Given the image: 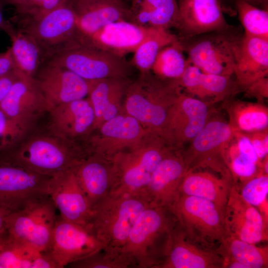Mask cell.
<instances>
[{
  "label": "cell",
  "instance_id": "obj_11",
  "mask_svg": "<svg viewBox=\"0 0 268 268\" xmlns=\"http://www.w3.org/2000/svg\"><path fill=\"white\" fill-rule=\"evenodd\" d=\"M69 1L38 19L15 21L18 28L35 38L47 61L76 40V18Z\"/></svg>",
  "mask_w": 268,
  "mask_h": 268
},
{
  "label": "cell",
  "instance_id": "obj_14",
  "mask_svg": "<svg viewBox=\"0 0 268 268\" xmlns=\"http://www.w3.org/2000/svg\"><path fill=\"white\" fill-rule=\"evenodd\" d=\"M94 131L97 133L90 137V147L86 153L110 160L118 153L138 144L150 133L124 111L105 122Z\"/></svg>",
  "mask_w": 268,
  "mask_h": 268
},
{
  "label": "cell",
  "instance_id": "obj_21",
  "mask_svg": "<svg viewBox=\"0 0 268 268\" xmlns=\"http://www.w3.org/2000/svg\"><path fill=\"white\" fill-rule=\"evenodd\" d=\"M188 171L181 149H172L152 173L145 189L150 203L169 209L180 197L179 187Z\"/></svg>",
  "mask_w": 268,
  "mask_h": 268
},
{
  "label": "cell",
  "instance_id": "obj_49",
  "mask_svg": "<svg viewBox=\"0 0 268 268\" xmlns=\"http://www.w3.org/2000/svg\"><path fill=\"white\" fill-rule=\"evenodd\" d=\"M13 25L11 22L7 20L4 17L2 9V4L0 0V30L8 32L13 28Z\"/></svg>",
  "mask_w": 268,
  "mask_h": 268
},
{
  "label": "cell",
  "instance_id": "obj_51",
  "mask_svg": "<svg viewBox=\"0 0 268 268\" xmlns=\"http://www.w3.org/2000/svg\"><path fill=\"white\" fill-rule=\"evenodd\" d=\"M258 8L268 10V0H242Z\"/></svg>",
  "mask_w": 268,
  "mask_h": 268
},
{
  "label": "cell",
  "instance_id": "obj_32",
  "mask_svg": "<svg viewBox=\"0 0 268 268\" xmlns=\"http://www.w3.org/2000/svg\"><path fill=\"white\" fill-rule=\"evenodd\" d=\"M10 38V47L14 69L34 77L41 67L47 61L41 46L31 35L14 26L7 34Z\"/></svg>",
  "mask_w": 268,
  "mask_h": 268
},
{
  "label": "cell",
  "instance_id": "obj_29",
  "mask_svg": "<svg viewBox=\"0 0 268 268\" xmlns=\"http://www.w3.org/2000/svg\"><path fill=\"white\" fill-rule=\"evenodd\" d=\"M268 72V41L243 34L234 73L241 91Z\"/></svg>",
  "mask_w": 268,
  "mask_h": 268
},
{
  "label": "cell",
  "instance_id": "obj_31",
  "mask_svg": "<svg viewBox=\"0 0 268 268\" xmlns=\"http://www.w3.org/2000/svg\"><path fill=\"white\" fill-rule=\"evenodd\" d=\"M129 9L131 21L141 26L168 30L176 28L178 23L176 0H133Z\"/></svg>",
  "mask_w": 268,
  "mask_h": 268
},
{
  "label": "cell",
  "instance_id": "obj_19",
  "mask_svg": "<svg viewBox=\"0 0 268 268\" xmlns=\"http://www.w3.org/2000/svg\"><path fill=\"white\" fill-rule=\"evenodd\" d=\"M34 79L49 102L55 107L86 98L92 80L64 67L45 63Z\"/></svg>",
  "mask_w": 268,
  "mask_h": 268
},
{
  "label": "cell",
  "instance_id": "obj_27",
  "mask_svg": "<svg viewBox=\"0 0 268 268\" xmlns=\"http://www.w3.org/2000/svg\"><path fill=\"white\" fill-rule=\"evenodd\" d=\"M72 170L93 209L112 189L114 181L112 160L90 154L79 160Z\"/></svg>",
  "mask_w": 268,
  "mask_h": 268
},
{
  "label": "cell",
  "instance_id": "obj_13",
  "mask_svg": "<svg viewBox=\"0 0 268 268\" xmlns=\"http://www.w3.org/2000/svg\"><path fill=\"white\" fill-rule=\"evenodd\" d=\"M210 104L182 92L171 106L161 132L170 147L181 149L203 129L210 117Z\"/></svg>",
  "mask_w": 268,
  "mask_h": 268
},
{
  "label": "cell",
  "instance_id": "obj_7",
  "mask_svg": "<svg viewBox=\"0 0 268 268\" xmlns=\"http://www.w3.org/2000/svg\"><path fill=\"white\" fill-rule=\"evenodd\" d=\"M188 238L209 249L226 235L225 208L214 202L192 196H180L169 208Z\"/></svg>",
  "mask_w": 268,
  "mask_h": 268
},
{
  "label": "cell",
  "instance_id": "obj_44",
  "mask_svg": "<svg viewBox=\"0 0 268 268\" xmlns=\"http://www.w3.org/2000/svg\"><path fill=\"white\" fill-rule=\"evenodd\" d=\"M247 135L254 147L259 160L265 159L268 153V129Z\"/></svg>",
  "mask_w": 268,
  "mask_h": 268
},
{
  "label": "cell",
  "instance_id": "obj_25",
  "mask_svg": "<svg viewBox=\"0 0 268 268\" xmlns=\"http://www.w3.org/2000/svg\"><path fill=\"white\" fill-rule=\"evenodd\" d=\"M78 36H86L112 22L130 21V9L122 0H70Z\"/></svg>",
  "mask_w": 268,
  "mask_h": 268
},
{
  "label": "cell",
  "instance_id": "obj_6",
  "mask_svg": "<svg viewBox=\"0 0 268 268\" xmlns=\"http://www.w3.org/2000/svg\"><path fill=\"white\" fill-rule=\"evenodd\" d=\"M243 34L233 26L179 40L187 53L189 64L204 73L232 76Z\"/></svg>",
  "mask_w": 268,
  "mask_h": 268
},
{
  "label": "cell",
  "instance_id": "obj_33",
  "mask_svg": "<svg viewBox=\"0 0 268 268\" xmlns=\"http://www.w3.org/2000/svg\"><path fill=\"white\" fill-rule=\"evenodd\" d=\"M216 252L226 260H234L248 268H268V247H258L226 234L216 249Z\"/></svg>",
  "mask_w": 268,
  "mask_h": 268
},
{
  "label": "cell",
  "instance_id": "obj_43",
  "mask_svg": "<svg viewBox=\"0 0 268 268\" xmlns=\"http://www.w3.org/2000/svg\"><path fill=\"white\" fill-rule=\"evenodd\" d=\"M230 168L234 179L235 176L243 178L254 177L257 170L258 163L238 152L233 147L231 151Z\"/></svg>",
  "mask_w": 268,
  "mask_h": 268
},
{
  "label": "cell",
  "instance_id": "obj_34",
  "mask_svg": "<svg viewBox=\"0 0 268 268\" xmlns=\"http://www.w3.org/2000/svg\"><path fill=\"white\" fill-rule=\"evenodd\" d=\"M228 113L229 123L235 132L253 133L268 129V108L261 104L235 102Z\"/></svg>",
  "mask_w": 268,
  "mask_h": 268
},
{
  "label": "cell",
  "instance_id": "obj_8",
  "mask_svg": "<svg viewBox=\"0 0 268 268\" xmlns=\"http://www.w3.org/2000/svg\"><path fill=\"white\" fill-rule=\"evenodd\" d=\"M234 136L235 131L229 123L210 117L186 149L182 151L188 171L208 168L234 181L227 157L228 148Z\"/></svg>",
  "mask_w": 268,
  "mask_h": 268
},
{
  "label": "cell",
  "instance_id": "obj_2",
  "mask_svg": "<svg viewBox=\"0 0 268 268\" xmlns=\"http://www.w3.org/2000/svg\"><path fill=\"white\" fill-rule=\"evenodd\" d=\"M181 92L175 80L160 78L151 71L141 72L127 88L123 111L147 131L161 136L169 110Z\"/></svg>",
  "mask_w": 268,
  "mask_h": 268
},
{
  "label": "cell",
  "instance_id": "obj_22",
  "mask_svg": "<svg viewBox=\"0 0 268 268\" xmlns=\"http://www.w3.org/2000/svg\"><path fill=\"white\" fill-rule=\"evenodd\" d=\"M179 19L176 28L180 39L229 29L219 0H179Z\"/></svg>",
  "mask_w": 268,
  "mask_h": 268
},
{
  "label": "cell",
  "instance_id": "obj_45",
  "mask_svg": "<svg viewBox=\"0 0 268 268\" xmlns=\"http://www.w3.org/2000/svg\"><path fill=\"white\" fill-rule=\"evenodd\" d=\"M244 91L249 95L257 98H267L268 92L267 76L253 82L249 85Z\"/></svg>",
  "mask_w": 268,
  "mask_h": 268
},
{
  "label": "cell",
  "instance_id": "obj_39",
  "mask_svg": "<svg viewBox=\"0 0 268 268\" xmlns=\"http://www.w3.org/2000/svg\"><path fill=\"white\" fill-rule=\"evenodd\" d=\"M40 253L27 245L8 237L0 253V268H31Z\"/></svg>",
  "mask_w": 268,
  "mask_h": 268
},
{
  "label": "cell",
  "instance_id": "obj_41",
  "mask_svg": "<svg viewBox=\"0 0 268 268\" xmlns=\"http://www.w3.org/2000/svg\"><path fill=\"white\" fill-rule=\"evenodd\" d=\"M243 199L254 206H259L267 200L268 193V174L249 179L239 191Z\"/></svg>",
  "mask_w": 268,
  "mask_h": 268
},
{
  "label": "cell",
  "instance_id": "obj_48",
  "mask_svg": "<svg viewBox=\"0 0 268 268\" xmlns=\"http://www.w3.org/2000/svg\"><path fill=\"white\" fill-rule=\"evenodd\" d=\"M31 268H59L58 265L46 252H41L34 260Z\"/></svg>",
  "mask_w": 268,
  "mask_h": 268
},
{
  "label": "cell",
  "instance_id": "obj_4",
  "mask_svg": "<svg viewBox=\"0 0 268 268\" xmlns=\"http://www.w3.org/2000/svg\"><path fill=\"white\" fill-rule=\"evenodd\" d=\"M172 149L160 135L149 133L138 144L117 154L112 159L114 181L110 192L145 195L152 173Z\"/></svg>",
  "mask_w": 268,
  "mask_h": 268
},
{
  "label": "cell",
  "instance_id": "obj_35",
  "mask_svg": "<svg viewBox=\"0 0 268 268\" xmlns=\"http://www.w3.org/2000/svg\"><path fill=\"white\" fill-rule=\"evenodd\" d=\"M179 40L168 30L151 26V30L134 52L133 65L141 72L149 71L160 50Z\"/></svg>",
  "mask_w": 268,
  "mask_h": 268
},
{
  "label": "cell",
  "instance_id": "obj_37",
  "mask_svg": "<svg viewBox=\"0 0 268 268\" xmlns=\"http://www.w3.org/2000/svg\"><path fill=\"white\" fill-rule=\"evenodd\" d=\"M67 267L73 268H136L129 255L122 248L106 247Z\"/></svg>",
  "mask_w": 268,
  "mask_h": 268
},
{
  "label": "cell",
  "instance_id": "obj_9",
  "mask_svg": "<svg viewBox=\"0 0 268 268\" xmlns=\"http://www.w3.org/2000/svg\"><path fill=\"white\" fill-rule=\"evenodd\" d=\"M56 209L49 195L30 200L7 215L5 227L8 237L39 252L46 251L58 217Z\"/></svg>",
  "mask_w": 268,
  "mask_h": 268
},
{
  "label": "cell",
  "instance_id": "obj_36",
  "mask_svg": "<svg viewBox=\"0 0 268 268\" xmlns=\"http://www.w3.org/2000/svg\"><path fill=\"white\" fill-rule=\"evenodd\" d=\"M184 52L179 39L164 47L158 54L150 71L163 79H178L188 65Z\"/></svg>",
  "mask_w": 268,
  "mask_h": 268
},
{
  "label": "cell",
  "instance_id": "obj_30",
  "mask_svg": "<svg viewBox=\"0 0 268 268\" xmlns=\"http://www.w3.org/2000/svg\"><path fill=\"white\" fill-rule=\"evenodd\" d=\"M234 182L207 171H188L180 184L179 195L205 199L225 208Z\"/></svg>",
  "mask_w": 268,
  "mask_h": 268
},
{
  "label": "cell",
  "instance_id": "obj_17",
  "mask_svg": "<svg viewBox=\"0 0 268 268\" xmlns=\"http://www.w3.org/2000/svg\"><path fill=\"white\" fill-rule=\"evenodd\" d=\"M53 108L38 87L34 77L20 72L0 104V109L8 118L33 128L38 120Z\"/></svg>",
  "mask_w": 268,
  "mask_h": 268
},
{
  "label": "cell",
  "instance_id": "obj_10",
  "mask_svg": "<svg viewBox=\"0 0 268 268\" xmlns=\"http://www.w3.org/2000/svg\"><path fill=\"white\" fill-rule=\"evenodd\" d=\"M45 63L67 68L87 80L127 77L132 70L131 64L125 57L82 44L76 40Z\"/></svg>",
  "mask_w": 268,
  "mask_h": 268
},
{
  "label": "cell",
  "instance_id": "obj_26",
  "mask_svg": "<svg viewBox=\"0 0 268 268\" xmlns=\"http://www.w3.org/2000/svg\"><path fill=\"white\" fill-rule=\"evenodd\" d=\"M231 76L204 73L188 63L176 81L185 93L210 104L241 91Z\"/></svg>",
  "mask_w": 268,
  "mask_h": 268
},
{
  "label": "cell",
  "instance_id": "obj_28",
  "mask_svg": "<svg viewBox=\"0 0 268 268\" xmlns=\"http://www.w3.org/2000/svg\"><path fill=\"white\" fill-rule=\"evenodd\" d=\"M131 81L128 77L92 80L87 96L95 115L92 132L103 123L123 112V102Z\"/></svg>",
  "mask_w": 268,
  "mask_h": 268
},
{
  "label": "cell",
  "instance_id": "obj_47",
  "mask_svg": "<svg viewBox=\"0 0 268 268\" xmlns=\"http://www.w3.org/2000/svg\"><path fill=\"white\" fill-rule=\"evenodd\" d=\"M14 69L10 47L2 53H0V76L5 74Z\"/></svg>",
  "mask_w": 268,
  "mask_h": 268
},
{
  "label": "cell",
  "instance_id": "obj_5",
  "mask_svg": "<svg viewBox=\"0 0 268 268\" xmlns=\"http://www.w3.org/2000/svg\"><path fill=\"white\" fill-rule=\"evenodd\" d=\"M176 222L173 213L161 206H151L140 214L122 247L136 268H157L167 236Z\"/></svg>",
  "mask_w": 268,
  "mask_h": 268
},
{
  "label": "cell",
  "instance_id": "obj_46",
  "mask_svg": "<svg viewBox=\"0 0 268 268\" xmlns=\"http://www.w3.org/2000/svg\"><path fill=\"white\" fill-rule=\"evenodd\" d=\"M18 75L19 72L14 69L10 72L0 76V104L18 78Z\"/></svg>",
  "mask_w": 268,
  "mask_h": 268
},
{
  "label": "cell",
  "instance_id": "obj_12",
  "mask_svg": "<svg viewBox=\"0 0 268 268\" xmlns=\"http://www.w3.org/2000/svg\"><path fill=\"white\" fill-rule=\"evenodd\" d=\"M105 247L90 225L71 222L58 215L51 243L46 251L58 268H62Z\"/></svg>",
  "mask_w": 268,
  "mask_h": 268
},
{
  "label": "cell",
  "instance_id": "obj_3",
  "mask_svg": "<svg viewBox=\"0 0 268 268\" xmlns=\"http://www.w3.org/2000/svg\"><path fill=\"white\" fill-rule=\"evenodd\" d=\"M151 206L144 194L110 192L93 207L90 225L106 247L122 248L139 216Z\"/></svg>",
  "mask_w": 268,
  "mask_h": 268
},
{
  "label": "cell",
  "instance_id": "obj_42",
  "mask_svg": "<svg viewBox=\"0 0 268 268\" xmlns=\"http://www.w3.org/2000/svg\"><path fill=\"white\" fill-rule=\"evenodd\" d=\"M69 0H30L25 9L16 14L13 21L38 19L64 4Z\"/></svg>",
  "mask_w": 268,
  "mask_h": 268
},
{
  "label": "cell",
  "instance_id": "obj_54",
  "mask_svg": "<svg viewBox=\"0 0 268 268\" xmlns=\"http://www.w3.org/2000/svg\"></svg>",
  "mask_w": 268,
  "mask_h": 268
},
{
  "label": "cell",
  "instance_id": "obj_38",
  "mask_svg": "<svg viewBox=\"0 0 268 268\" xmlns=\"http://www.w3.org/2000/svg\"><path fill=\"white\" fill-rule=\"evenodd\" d=\"M244 34L268 41V10L253 6L242 0H235Z\"/></svg>",
  "mask_w": 268,
  "mask_h": 268
},
{
  "label": "cell",
  "instance_id": "obj_40",
  "mask_svg": "<svg viewBox=\"0 0 268 268\" xmlns=\"http://www.w3.org/2000/svg\"><path fill=\"white\" fill-rule=\"evenodd\" d=\"M34 130L11 120L0 109V153L14 146Z\"/></svg>",
  "mask_w": 268,
  "mask_h": 268
},
{
  "label": "cell",
  "instance_id": "obj_50",
  "mask_svg": "<svg viewBox=\"0 0 268 268\" xmlns=\"http://www.w3.org/2000/svg\"><path fill=\"white\" fill-rule=\"evenodd\" d=\"M15 8L16 14L22 12L26 7L30 0H6Z\"/></svg>",
  "mask_w": 268,
  "mask_h": 268
},
{
  "label": "cell",
  "instance_id": "obj_23",
  "mask_svg": "<svg viewBox=\"0 0 268 268\" xmlns=\"http://www.w3.org/2000/svg\"><path fill=\"white\" fill-rule=\"evenodd\" d=\"M151 26H144L121 20L109 23L93 34L78 36L76 40L85 45L120 57L134 53L149 33Z\"/></svg>",
  "mask_w": 268,
  "mask_h": 268
},
{
  "label": "cell",
  "instance_id": "obj_16",
  "mask_svg": "<svg viewBox=\"0 0 268 268\" xmlns=\"http://www.w3.org/2000/svg\"><path fill=\"white\" fill-rule=\"evenodd\" d=\"M223 263L215 250L190 239L177 220L167 236L157 268H222Z\"/></svg>",
  "mask_w": 268,
  "mask_h": 268
},
{
  "label": "cell",
  "instance_id": "obj_52",
  "mask_svg": "<svg viewBox=\"0 0 268 268\" xmlns=\"http://www.w3.org/2000/svg\"><path fill=\"white\" fill-rule=\"evenodd\" d=\"M10 212L0 208V233L5 230V219Z\"/></svg>",
  "mask_w": 268,
  "mask_h": 268
},
{
  "label": "cell",
  "instance_id": "obj_53",
  "mask_svg": "<svg viewBox=\"0 0 268 268\" xmlns=\"http://www.w3.org/2000/svg\"><path fill=\"white\" fill-rule=\"evenodd\" d=\"M7 238L8 236L6 230L0 233V253L6 243Z\"/></svg>",
  "mask_w": 268,
  "mask_h": 268
},
{
  "label": "cell",
  "instance_id": "obj_18",
  "mask_svg": "<svg viewBox=\"0 0 268 268\" xmlns=\"http://www.w3.org/2000/svg\"><path fill=\"white\" fill-rule=\"evenodd\" d=\"M226 234L256 244L268 240V220L259 209L245 201L232 184L225 208Z\"/></svg>",
  "mask_w": 268,
  "mask_h": 268
},
{
  "label": "cell",
  "instance_id": "obj_15",
  "mask_svg": "<svg viewBox=\"0 0 268 268\" xmlns=\"http://www.w3.org/2000/svg\"><path fill=\"white\" fill-rule=\"evenodd\" d=\"M51 178L20 167L0 165V208L10 213L33 199L49 195Z\"/></svg>",
  "mask_w": 268,
  "mask_h": 268
},
{
  "label": "cell",
  "instance_id": "obj_20",
  "mask_svg": "<svg viewBox=\"0 0 268 268\" xmlns=\"http://www.w3.org/2000/svg\"><path fill=\"white\" fill-rule=\"evenodd\" d=\"M49 195L63 219L90 225L92 209L72 169L52 177Z\"/></svg>",
  "mask_w": 268,
  "mask_h": 268
},
{
  "label": "cell",
  "instance_id": "obj_1",
  "mask_svg": "<svg viewBox=\"0 0 268 268\" xmlns=\"http://www.w3.org/2000/svg\"><path fill=\"white\" fill-rule=\"evenodd\" d=\"M32 132L0 153V165L18 166L51 177L72 169L85 157L73 143L50 133Z\"/></svg>",
  "mask_w": 268,
  "mask_h": 268
},
{
  "label": "cell",
  "instance_id": "obj_24",
  "mask_svg": "<svg viewBox=\"0 0 268 268\" xmlns=\"http://www.w3.org/2000/svg\"><path fill=\"white\" fill-rule=\"evenodd\" d=\"M49 114L48 130L65 140L73 143L92 133L95 115L87 97L55 106Z\"/></svg>",
  "mask_w": 268,
  "mask_h": 268
}]
</instances>
